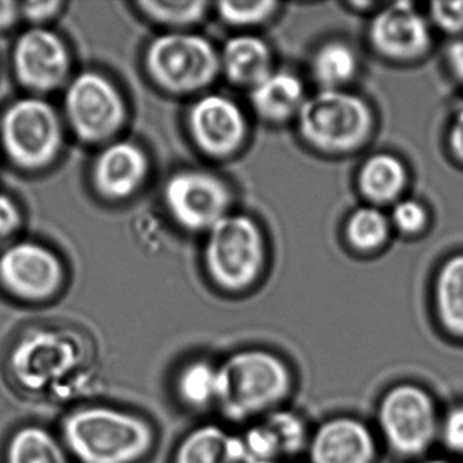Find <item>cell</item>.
Returning a JSON list of instances; mask_svg holds the SVG:
<instances>
[{
    "mask_svg": "<svg viewBox=\"0 0 463 463\" xmlns=\"http://www.w3.org/2000/svg\"><path fill=\"white\" fill-rule=\"evenodd\" d=\"M6 373L10 384L31 400L82 401L99 382V349L90 335L72 325H33L13 341Z\"/></svg>",
    "mask_w": 463,
    "mask_h": 463,
    "instance_id": "cell-1",
    "label": "cell"
},
{
    "mask_svg": "<svg viewBox=\"0 0 463 463\" xmlns=\"http://www.w3.org/2000/svg\"><path fill=\"white\" fill-rule=\"evenodd\" d=\"M59 435L75 463H140L156 443L147 417L104 403L72 408Z\"/></svg>",
    "mask_w": 463,
    "mask_h": 463,
    "instance_id": "cell-2",
    "label": "cell"
},
{
    "mask_svg": "<svg viewBox=\"0 0 463 463\" xmlns=\"http://www.w3.org/2000/svg\"><path fill=\"white\" fill-rule=\"evenodd\" d=\"M219 367L218 405L224 416L245 421L278 409L289 394L292 373L281 357L265 349H243Z\"/></svg>",
    "mask_w": 463,
    "mask_h": 463,
    "instance_id": "cell-3",
    "label": "cell"
},
{
    "mask_svg": "<svg viewBox=\"0 0 463 463\" xmlns=\"http://www.w3.org/2000/svg\"><path fill=\"white\" fill-rule=\"evenodd\" d=\"M67 126L61 110L45 97L26 96L10 102L0 115V150L25 173H42L61 158Z\"/></svg>",
    "mask_w": 463,
    "mask_h": 463,
    "instance_id": "cell-4",
    "label": "cell"
},
{
    "mask_svg": "<svg viewBox=\"0 0 463 463\" xmlns=\"http://www.w3.org/2000/svg\"><path fill=\"white\" fill-rule=\"evenodd\" d=\"M148 80L172 96H189L210 86L221 71L213 43L192 32H165L150 40L143 55Z\"/></svg>",
    "mask_w": 463,
    "mask_h": 463,
    "instance_id": "cell-5",
    "label": "cell"
},
{
    "mask_svg": "<svg viewBox=\"0 0 463 463\" xmlns=\"http://www.w3.org/2000/svg\"><path fill=\"white\" fill-rule=\"evenodd\" d=\"M61 116L80 142L107 145L118 139L128 123L129 108L112 78L96 70L78 72L63 90Z\"/></svg>",
    "mask_w": 463,
    "mask_h": 463,
    "instance_id": "cell-6",
    "label": "cell"
},
{
    "mask_svg": "<svg viewBox=\"0 0 463 463\" xmlns=\"http://www.w3.org/2000/svg\"><path fill=\"white\" fill-rule=\"evenodd\" d=\"M300 137L321 153L346 154L362 147L373 132V110L362 97L322 89L298 113Z\"/></svg>",
    "mask_w": 463,
    "mask_h": 463,
    "instance_id": "cell-7",
    "label": "cell"
},
{
    "mask_svg": "<svg viewBox=\"0 0 463 463\" xmlns=\"http://www.w3.org/2000/svg\"><path fill=\"white\" fill-rule=\"evenodd\" d=\"M265 261V242L259 224L246 215L224 216L207 232L204 264L213 283L238 292L259 279Z\"/></svg>",
    "mask_w": 463,
    "mask_h": 463,
    "instance_id": "cell-8",
    "label": "cell"
},
{
    "mask_svg": "<svg viewBox=\"0 0 463 463\" xmlns=\"http://www.w3.org/2000/svg\"><path fill=\"white\" fill-rule=\"evenodd\" d=\"M67 283L58 251L34 240H17L0 250V289L25 305L56 299Z\"/></svg>",
    "mask_w": 463,
    "mask_h": 463,
    "instance_id": "cell-9",
    "label": "cell"
},
{
    "mask_svg": "<svg viewBox=\"0 0 463 463\" xmlns=\"http://www.w3.org/2000/svg\"><path fill=\"white\" fill-rule=\"evenodd\" d=\"M378 425L390 449L405 458L424 454L440 430L432 397L411 383L397 384L382 397Z\"/></svg>",
    "mask_w": 463,
    "mask_h": 463,
    "instance_id": "cell-10",
    "label": "cell"
},
{
    "mask_svg": "<svg viewBox=\"0 0 463 463\" xmlns=\"http://www.w3.org/2000/svg\"><path fill=\"white\" fill-rule=\"evenodd\" d=\"M12 70L29 96L45 97L64 90L74 77L71 50L50 26H29L13 44Z\"/></svg>",
    "mask_w": 463,
    "mask_h": 463,
    "instance_id": "cell-11",
    "label": "cell"
},
{
    "mask_svg": "<svg viewBox=\"0 0 463 463\" xmlns=\"http://www.w3.org/2000/svg\"><path fill=\"white\" fill-rule=\"evenodd\" d=\"M165 210L185 232H208L229 215L232 192L222 178L205 170L173 173L164 186Z\"/></svg>",
    "mask_w": 463,
    "mask_h": 463,
    "instance_id": "cell-12",
    "label": "cell"
},
{
    "mask_svg": "<svg viewBox=\"0 0 463 463\" xmlns=\"http://www.w3.org/2000/svg\"><path fill=\"white\" fill-rule=\"evenodd\" d=\"M151 167L150 156L139 143L118 137L101 146L91 162L89 180L104 202H128L145 188Z\"/></svg>",
    "mask_w": 463,
    "mask_h": 463,
    "instance_id": "cell-13",
    "label": "cell"
},
{
    "mask_svg": "<svg viewBox=\"0 0 463 463\" xmlns=\"http://www.w3.org/2000/svg\"><path fill=\"white\" fill-rule=\"evenodd\" d=\"M186 126L196 147L213 158H226L237 153L248 134L242 109L219 94L196 99L189 108Z\"/></svg>",
    "mask_w": 463,
    "mask_h": 463,
    "instance_id": "cell-14",
    "label": "cell"
},
{
    "mask_svg": "<svg viewBox=\"0 0 463 463\" xmlns=\"http://www.w3.org/2000/svg\"><path fill=\"white\" fill-rule=\"evenodd\" d=\"M368 36L373 50L392 61H413L430 47V26L408 2L379 12L371 23Z\"/></svg>",
    "mask_w": 463,
    "mask_h": 463,
    "instance_id": "cell-15",
    "label": "cell"
},
{
    "mask_svg": "<svg viewBox=\"0 0 463 463\" xmlns=\"http://www.w3.org/2000/svg\"><path fill=\"white\" fill-rule=\"evenodd\" d=\"M307 449L310 463H373L376 444L364 422L335 417L317 428Z\"/></svg>",
    "mask_w": 463,
    "mask_h": 463,
    "instance_id": "cell-16",
    "label": "cell"
},
{
    "mask_svg": "<svg viewBox=\"0 0 463 463\" xmlns=\"http://www.w3.org/2000/svg\"><path fill=\"white\" fill-rule=\"evenodd\" d=\"M173 463H245L241 436L215 424L199 425L184 436Z\"/></svg>",
    "mask_w": 463,
    "mask_h": 463,
    "instance_id": "cell-17",
    "label": "cell"
},
{
    "mask_svg": "<svg viewBox=\"0 0 463 463\" xmlns=\"http://www.w3.org/2000/svg\"><path fill=\"white\" fill-rule=\"evenodd\" d=\"M305 99L302 82L291 72L272 71L250 89L254 112L270 123L298 116Z\"/></svg>",
    "mask_w": 463,
    "mask_h": 463,
    "instance_id": "cell-18",
    "label": "cell"
},
{
    "mask_svg": "<svg viewBox=\"0 0 463 463\" xmlns=\"http://www.w3.org/2000/svg\"><path fill=\"white\" fill-rule=\"evenodd\" d=\"M219 55L221 71L235 85L251 89L272 72V52L267 43L256 36L232 37Z\"/></svg>",
    "mask_w": 463,
    "mask_h": 463,
    "instance_id": "cell-19",
    "label": "cell"
},
{
    "mask_svg": "<svg viewBox=\"0 0 463 463\" xmlns=\"http://www.w3.org/2000/svg\"><path fill=\"white\" fill-rule=\"evenodd\" d=\"M5 463H75L61 435L36 422L15 428L4 449Z\"/></svg>",
    "mask_w": 463,
    "mask_h": 463,
    "instance_id": "cell-20",
    "label": "cell"
},
{
    "mask_svg": "<svg viewBox=\"0 0 463 463\" xmlns=\"http://www.w3.org/2000/svg\"><path fill=\"white\" fill-rule=\"evenodd\" d=\"M406 177L405 166L397 156L376 154L360 169L359 189L373 204H389L402 194Z\"/></svg>",
    "mask_w": 463,
    "mask_h": 463,
    "instance_id": "cell-21",
    "label": "cell"
},
{
    "mask_svg": "<svg viewBox=\"0 0 463 463\" xmlns=\"http://www.w3.org/2000/svg\"><path fill=\"white\" fill-rule=\"evenodd\" d=\"M435 307L447 332L463 337V253L449 257L439 269Z\"/></svg>",
    "mask_w": 463,
    "mask_h": 463,
    "instance_id": "cell-22",
    "label": "cell"
},
{
    "mask_svg": "<svg viewBox=\"0 0 463 463\" xmlns=\"http://www.w3.org/2000/svg\"><path fill=\"white\" fill-rule=\"evenodd\" d=\"M175 395L192 409L218 402L219 367L204 359L185 363L175 375Z\"/></svg>",
    "mask_w": 463,
    "mask_h": 463,
    "instance_id": "cell-23",
    "label": "cell"
},
{
    "mask_svg": "<svg viewBox=\"0 0 463 463\" xmlns=\"http://www.w3.org/2000/svg\"><path fill=\"white\" fill-rule=\"evenodd\" d=\"M356 71V53L343 42L326 43L317 50L311 61L314 80L327 90L343 88Z\"/></svg>",
    "mask_w": 463,
    "mask_h": 463,
    "instance_id": "cell-24",
    "label": "cell"
},
{
    "mask_svg": "<svg viewBox=\"0 0 463 463\" xmlns=\"http://www.w3.org/2000/svg\"><path fill=\"white\" fill-rule=\"evenodd\" d=\"M135 6L146 20L164 26L167 32L191 28L204 18L208 9L202 0H140Z\"/></svg>",
    "mask_w": 463,
    "mask_h": 463,
    "instance_id": "cell-25",
    "label": "cell"
},
{
    "mask_svg": "<svg viewBox=\"0 0 463 463\" xmlns=\"http://www.w3.org/2000/svg\"><path fill=\"white\" fill-rule=\"evenodd\" d=\"M345 232L346 240L357 250H376L389 237V221L379 208H357L346 222Z\"/></svg>",
    "mask_w": 463,
    "mask_h": 463,
    "instance_id": "cell-26",
    "label": "cell"
},
{
    "mask_svg": "<svg viewBox=\"0 0 463 463\" xmlns=\"http://www.w3.org/2000/svg\"><path fill=\"white\" fill-rule=\"evenodd\" d=\"M269 427L280 446L281 455H292L308 446L307 428L299 414L286 409H275L262 420Z\"/></svg>",
    "mask_w": 463,
    "mask_h": 463,
    "instance_id": "cell-27",
    "label": "cell"
},
{
    "mask_svg": "<svg viewBox=\"0 0 463 463\" xmlns=\"http://www.w3.org/2000/svg\"><path fill=\"white\" fill-rule=\"evenodd\" d=\"M241 436L245 463H264L270 460H279L281 455L280 446L275 435L264 421L251 425Z\"/></svg>",
    "mask_w": 463,
    "mask_h": 463,
    "instance_id": "cell-28",
    "label": "cell"
},
{
    "mask_svg": "<svg viewBox=\"0 0 463 463\" xmlns=\"http://www.w3.org/2000/svg\"><path fill=\"white\" fill-rule=\"evenodd\" d=\"M273 2H221L219 15L230 25L251 26L267 21L275 13Z\"/></svg>",
    "mask_w": 463,
    "mask_h": 463,
    "instance_id": "cell-29",
    "label": "cell"
},
{
    "mask_svg": "<svg viewBox=\"0 0 463 463\" xmlns=\"http://www.w3.org/2000/svg\"><path fill=\"white\" fill-rule=\"evenodd\" d=\"M23 226V208L14 197L0 192V250L18 240Z\"/></svg>",
    "mask_w": 463,
    "mask_h": 463,
    "instance_id": "cell-30",
    "label": "cell"
},
{
    "mask_svg": "<svg viewBox=\"0 0 463 463\" xmlns=\"http://www.w3.org/2000/svg\"><path fill=\"white\" fill-rule=\"evenodd\" d=\"M428 216L424 205L416 200H400L392 208V222L400 232L416 234L427 224Z\"/></svg>",
    "mask_w": 463,
    "mask_h": 463,
    "instance_id": "cell-31",
    "label": "cell"
},
{
    "mask_svg": "<svg viewBox=\"0 0 463 463\" xmlns=\"http://www.w3.org/2000/svg\"><path fill=\"white\" fill-rule=\"evenodd\" d=\"M66 7L61 0H44V2H20L21 20L26 21L29 26L47 28L55 21Z\"/></svg>",
    "mask_w": 463,
    "mask_h": 463,
    "instance_id": "cell-32",
    "label": "cell"
},
{
    "mask_svg": "<svg viewBox=\"0 0 463 463\" xmlns=\"http://www.w3.org/2000/svg\"><path fill=\"white\" fill-rule=\"evenodd\" d=\"M430 15L440 31L449 34L463 33V2H433Z\"/></svg>",
    "mask_w": 463,
    "mask_h": 463,
    "instance_id": "cell-33",
    "label": "cell"
},
{
    "mask_svg": "<svg viewBox=\"0 0 463 463\" xmlns=\"http://www.w3.org/2000/svg\"><path fill=\"white\" fill-rule=\"evenodd\" d=\"M439 433L447 449L463 454V405L455 406L447 413Z\"/></svg>",
    "mask_w": 463,
    "mask_h": 463,
    "instance_id": "cell-34",
    "label": "cell"
},
{
    "mask_svg": "<svg viewBox=\"0 0 463 463\" xmlns=\"http://www.w3.org/2000/svg\"><path fill=\"white\" fill-rule=\"evenodd\" d=\"M449 147L454 158L463 164V108L458 110L449 126Z\"/></svg>",
    "mask_w": 463,
    "mask_h": 463,
    "instance_id": "cell-35",
    "label": "cell"
},
{
    "mask_svg": "<svg viewBox=\"0 0 463 463\" xmlns=\"http://www.w3.org/2000/svg\"><path fill=\"white\" fill-rule=\"evenodd\" d=\"M446 61L455 80L463 85V39L455 40L449 45Z\"/></svg>",
    "mask_w": 463,
    "mask_h": 463,
    "instance_id": "cell-36",
    "label": "cell"
},
{
    "mask_svg": "<svg viewBox=\"0 0 463 463\" xmlns=\"http://www.w3.org/2000/svg\"><path fill=\"white\" fill-rule=\"evenodd\" d=\"M20 20V2L0 0V33L14 28Z\"/></svg>",
    "mask_w": 463,
    "mask_h": 463,
    "instance_id": "cell-37",
    "label": "cell"
},
{
    "mask_svg": "<svg viewBox=\"0 0 463 463\" xmlns=\"http://www.w3.org/2000/svg\"><path fill=\"white\" fill-rule=\"evenodd\" d=\"M422 463H451V462H449V460H444V459H428Z\"/></svg>",
    "mask_w": 463,
    "mask_h": 463,
    "instance_id": "cell-38",
    "label": "cell"
},
{
    "mask_svg": "<svg viewBox=\"0 0 463 463\" xmlns=\"http://www.w3.org/2000/svg\"><path fill=\"white\" fill-rule=\"evenodd\" d=\"M264 463H287V462H281V460H270V462H264Z\"/></svg>",
    "mask_w": 463,
    "mask_h": 463,
    "instance_id": "cell-39",
    "label": "cell"
}]
</instances>
